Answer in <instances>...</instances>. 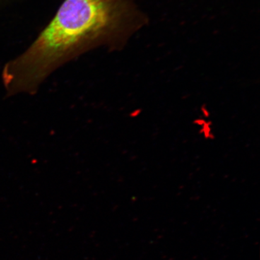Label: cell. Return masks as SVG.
Instances as JSON below:
<instances>
[{"instance_id":"6da1fadb","label":"cell","mask_w":260,"mask_h":260,"mask_svg":"<svg viewBox=\"0 0 260 260\" xmlns=\"http://www.w3.org/2000/svg\"><path fill=\"white\" fill-rule=\"evenodd\" d=\"M145 19L129 0H64L31 45L5 65L6 93H37L54 72L83 53L121 47Z\"/></svg>"}]
</instances>
